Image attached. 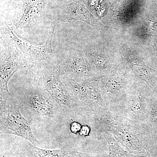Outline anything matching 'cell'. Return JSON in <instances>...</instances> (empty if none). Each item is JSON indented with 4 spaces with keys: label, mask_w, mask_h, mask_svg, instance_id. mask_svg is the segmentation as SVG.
<instances>
[{
    "label": "cell",
    "mask_w": 157,
    "mask_h": 157,
    "mask_svg": "<svg viewBox=\"0 0 157 157\" xmlns=\"http://www.w3.org/2000/svg\"><path fill=\"white\" fill-rule=\"evenodd\" d=\"M59 0H11L7 7L6 23L25 40L44 39L55 31V9Z\"/></svg>",
    "instance_id": "cell-1"
},
{
    "label": "cell",
    "mask_w": 157,
    "mask_h": 157,
    "mask_svg": "<svg viewBox=\"0 0 157 157\" xmlns=\"http://www.w3.org/2000/svg\"><path fill=\"white\" fill-rule=\"evenodd\" d=\"M54 32L50 33L44 45H36L21 38L11 26L6 23L1 22L0 40L1 42L17 51L23 59L27 67L36 68L57 59L52 48Z\"/></svg>",
    "instance_id": "cell-2"
},
{
    "label": "cell",
    "mask_w": 157,
    "mask_h": 157,
    "mask_svg": "<svg viewBox=\"0 0 157 157\" xmlns=\"http://www.w3.org/2000/svg\"><path fill=\"white\" fill-rule=\"evenodd\" d=\"M55 17L57 24L80 20L97 29L101 27L100 23L85 9L80 0H60L55 9Z\"/></svg>",
    "instance_id": "cell-3"
},
{
    "label": "cell",
    "mask_w": 157,
    "mask_h": 157,
    "mask_svg": "<svg viewBox=\"0 0 157 157\" xmlns=\"http://www.w3.org/2000/svg\"><path fill=\"white\" fill-rule=\"evenodd\" d=\"M0 88L10 94L8 84L17 71L27 67L23 59L17 50L1 42L0 45Z\"/></svg>",
    "instance_id": "cell-4"
},
{
    "label": "cell",
    "mask_w": 157,
    "mask_h": 157,
    "mask_svg": "<svg viewBox=\"0 0 157 157\" xmlns=\"http://www.w3.org/2000/svg\"><path fill=\"white\" fill-rule=\"evenodd\" d=\"M1 129L3 133L19 136L34 145L39 144L32 132L30 121L24 117L19 107L14 103L9 104L6 120L1 124Z\"/></svg>",
    "instance_id": "cell-5"
},
{
    "label": "cell",
    "mask_w": 157,
    "mask_h": 157,
    "mask_svg": "<svg viewBox=\"0 0 157 157\" xmlns=\"http://www.w3.org/2000/svg\"><path fill=\"white\" fill-rule=\"evenodd\" d=\"M57 59L61 74L81 75L88 71L87 60L79 51L68 49Z\"/></svg>",
    "instance_id": "cell-6"
},
{
    "label": "cell",
    "mask_w": 157,
    "mask_h": 157,
    "mask_svg": "<svg viewBox=\"0 0 157 157\" xmlns=\"http://www.w3.org/2000/svg\"><path fill=\"white\" fill-rule=\"evenodd\" d=\"M26 155L28 157H79V153L68 148L47 150L38 148L28 144L25 147Z\"/></svg>",
    "instance_id": "cell-7"
},
{
    "label": "cell",
    "mask_w": 157,
    "mask_h": 157,
    "mask_svg": "<svg viewBox=\"0 0 157 157\" xmlns=\"http://www.w3.org/2000/svg\"><path fill=\"white\" fill-rule=\"evenodd\" d=\"M30 105L31 107L39 114L45 116L53 115L54 110L48 100L42 95L33 94L31 96Z\"/></svg>",
    "instance_id": "cell-8"
},
{
    "label": "cell",
    "mask_w": 157,
    "mask_h": 157,
    "mask_svg": "<svg viewBox=\"0 0 157 157\" xmlns=\"http://www.w3.org/2000/svg\"><path fill=\"white\" fill-rule=\"evenodd\" d=\"M81 129V125L76 122H73L70 124V131L73 134H77L79 133Z\"/></svg>",
    "instance_id": "cell-9"
},
{
    "label": "cell",
    "mask_w": 157,
    "mask_h": 157,
    "mask_svg": "<svg viewBox=\"0 0 157 157\" xmlns=\"http://www.w3.org/2000/svg\"><path fill=\"white\" fill-rule=\"evenodd\" d=\"M90 132V128L87 126H83L81 128L79 133L82 136H86L89 135Z\"/></svg>",
    "instance_id": "cell-10"
}]
</instances>
